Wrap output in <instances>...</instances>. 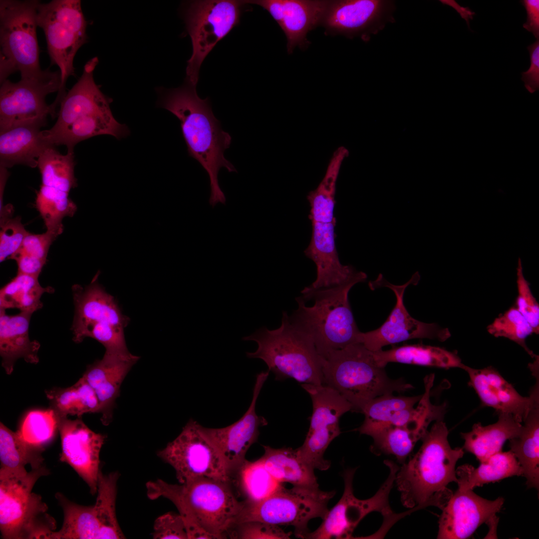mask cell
Segmentation results:
<instances>
[{
    "label": "cell",
    "mask_w": 539,
    "mask_h": 539,
    "mask_svg": "<svg viewBox=\"0 0 539 539\" xmlns=\"http://www.w3.org/2000/svg\"><path fill=\"white\" fill-rule=\"evenodd\" d=\"M159 91L161 93L158 105L179 119L189 156L197 160L209 175L210 205L213 208L218 203L225 205L226 198L219 185L218 174L222 168L229 172H237L224 156L225 151L230 146L231 136L222 130L220 121L213 113L209 99L199 97L196 85L185 79L178 88Z\"/></svg>",
    "instance_id": "1"
},
{
    "label": "cell",
    "mask_w": 539,
    "mask_h": 539,
    "mask_svg": "<svg viewBox=\"0 0 539 539\" xmlns=\"http://www.w3.org/2000/svg\"><path fill=\"white\" fill-rule=\"evenodd\" d=\"M230 483L203 477L178 485L157 479L146 483V493L150 500L162 497L174 504L183 519L188 539H226L244 506Z\"/></svg>",
    "instance_id": "2"
},
{
    "label": "cell",
    "mask_w": 539,
    "mask_h": 539,
    "mask_svg": "<svg viewBox=\"0 0 539 539\" xmlns=\"http://www.w3.org/2000/svg\"><path fill=\"white\" fill-rule=\"evenodd\" d=\"M448 434L443 420L435 421L421 439L417 453L399 467L394 482L405 507L432 506L442 510L453 495L448 486L457 482L456 465L464 451L451 447Z\"/></svg>",
    "instance_id": "3"
},
{
    "label": "cell",
    "mask_w": 539,
    "mask_h": 539,
    "mask_svg": "<svg viewBox=\"0 0 539 539\" xmlns=\"http://www.w3.org/2000/svg\"><path fill=\"white\" fill-rule=\"evenodd\" d=\"M98 63L96 57L86 63L81 76L61 100L55 124L42 131L49 144L65 145L67 153H73L76 144L93 136L109 135L120 139L130 134L128 127L113 117L111 99L95 82L93 72Z\"/></svg>",
    "instance_id": "4"
},
{
    "label": "cell",
    "mask_w": 539,
    "mask_h": 539,
    "mask_svg": "<svg viewBox=\"0 0 539 539\" xmlns=\"http://www.w3.org/2000/svg\"><path fill=\"white\" fill-rule=\"evenodd\" d=\"M367 276L334 287L313 289L309 286L296 298L297 308L289 318L291 323L313 343L322 357L335 350L359 343L360 331L355 321L348 294Z\"/></svg>",
    "instance_id": "5"
},
{
    "label": "cell",
    "mask_w": 539,
    "mask_h": 539,
    "mask_svg": "<svg viewBox=\"0 0 539 539\" xmlns=\"http://www.w3.org/2000/svg\"><path fill=\"white\" fill-rule=\"evenodd\" d=\"M345 159L344 155L333 152L325 173L317 187L310 191L307 199L310 208L309 219L312 232L305 255L316 268V277L312 285L316 288H328L347 282L355 269L340 262L336 249L334 210L337 178Z\"/></svg>",
    "instance_id": "6"
},
{
    "label": "cell",
    "mask_w": 539,
    "mask_h": 539,
    "mask_svg": "<svg viewBox=\"0 0 539 539\" xmlns=\"http://www.w3.org/2000/svg\"><path fill=\"white\" fill-rule=\"evenodd\" d=\"M322 357L323 385L338 392L350 404L353 412L362 413L365 406L379 396L413 388L402 378L389 377L385 367L376 363L372 351L362 343L349 345Z\"/></svg>",
    "instance_id": "7"
},
{
    "label": "cell",
    "mask_w": 539,
    "mask_h": 539,
    "mask_svg": "<svg viewBox=\"0 0 539 539\" xmlns=\"http://www.w3.org/2000/svg\"><path fill=\"white\" fill-rule=\"evenodd\" d=\"M243 339L257 342V349L247 352V357L263 360L276 380L293 378L303 383L323 385L322 357L312 341L291 323L287 312H282L278 328L262 327Z\"/></svg>",
    "instance_id": "8"
},
{
    "label": "cell",
    "mask_w": 539,
    "mask_h": 539,
    "mask_svg": "<svg viewBox=\"0 0 539 539\" xmlns=\"http://www.w3.org/2000/svg\"><path fill=\"white\" fill-rule=\"evenodd\" d=\"M49 474L44 466L23 476H0V530L5 539H48L56 522L41 496L32 492L38 479Z\"/></svg>",
    "instance_id": "9"
},
{
    "label": "cell",
    "mask_w": 539,
    "mask_h": 539,
    "mask_svg": "<svg viewBox=\"0 0 539 539\" xmlns=\"http://www.w3.org/2000/svg\"><path fill=\"white\" fill-rule=\"evenodd\" d=\"M97 273L89 284L72 287L74 315L71 326L73 340L81 342L92 338L105 348L106 353L125 354L124 329L130 319L124 315L115 298L98 282Z\"/></svg>",
    "instance_id": "10"
},
{
    "label": "cell",
    "mask_w": 539,
    "mask_h": 539,
    "mask_svg": "<svg viewBox=\"0 0 539 539\" xmlns=\"http://www.w3.org/2000/svg\"><path fill=\"white\" fill-rule=\"evenodd\" d=\"M39 1H0V82L18 71L21 79L42 75L36 36Z\"/></svg>",
    "instance_id": "11"
},
{
    "label": "cell",
    "mask_w": 539,
    "mask_h": 539,
    "mask_svg": "<svg viewBox=\"0 0 539 539\" xmlns=\"http://www.w3.org/2000/svg\"><path fill=\"white\" fill-rule=\"evenodd\" d=\"M36 20L37 26L44 31L51 63L57 65L60 72L61 87L51 104L56 110L66 94L67 79L74 75L75 55L87 41V21L79 0L39 2Z\"/></svg>",
    "instance_id": "12"
},
{
    "label": "cell",
    "mask_w": 539,
    "mask_h": 539,
    "mask_svg": "<svg viewBox=\"0 0 539 539\" xmlns=\"http://www.w3.org/2000/svg\"><path fill=\"white\" fill-rule=\"evenodd\" d=\"M335 494V491H323L319 487L293 486L286 489L282 485L262 501H244L233 525L258 521L279 526H291L296 537L305 539L309 532V522L325 517L329 510L328 504Z\"/></svg>",
    "instance_id": "13"
},
{
    "label": "cell",
    "mask_w": 539,
    "mask_h": 539,
    "mask_svg": "<svg viewBox=\"0 0 539 539\" xmlns=\"http://www.w3.org/2000/svg\"><path fill=\"white\" fill-rule=\"evenodd\" d=\"M247 0H192L184 7L183 16L193 52L187 61L186 77L198 82L200 68L217 43L238 25Z\"/></svg>",
    "instance_id": "14"
},
{
    "label": "cell",
    "mask_w": 539,
    "mask_h": 539,
    "mask_svg": "<svg viewBox=\"0 0 539 539\" xmlns=\"http://www.w3.org/2000/svg\"><path fill=\"white\" fill-rule=\"evenodd\" d=\"M61 84L60 71L44 70L35 78L21 79L17 82L5 79L0 82V132L21 125L43 126L48 115L54 117L45 97L58 92Z\"/></svg>",
    "instance_id": "15"
},
{
    "label": "cell",
    "mask_w": 539,
    "mask_h": 539,
    "mask_svg": "<svg viewBox=\"0 0 539 539\" xmlns=\"http://www.w3.org/2000/svg\"><path fill=\"white\" fill-rule=\"evenodd\" d=\"M384 463L390 470L388 478L376 493L366 500L358 499L354 495L353 480L356 470H345L343 475L344 488L341 498L328 510L319 527L309 532L305 539H352L357 526L369 514L377 512L385 517H390L393 513L389 496L399 467L390 460H385Z\"/></svg>",
    "instance_id": "16"
},
{
    "label": "cell",
    "mask_w": 539,
    "mask_h": 539,
    "mask_svg": "<svg viewBox=\"0 0 539 539\" xmlns=\"http://www.w3.org/2000/svg\"><path fill=\"white\" fill-rule=\"evenodd\" d=\"M157 455L173 467L180 484L203 477L231 481L217 450L192 419Z\"/></svg>",
    "instance_id": "17"
},
{
    "label": "cell",
    "mask_w": 539,
    "mask_h": 539,
    "mask_svg": "<svg viewBox=\"0 0 539 539\" xmlns=\"http://www.w3.org/2000/svg\"><path fill=\"white\" fill-rule=\"evenodd\" d=\"M301 386L310 396L313 411L309 430L297 452L314 470L325 471L331 462L324 459V452L341 433L339 419L351 411V406L338 392L326 385L303 383Z\"/></svg>",
    "instance_id": "18"
},
{
    "label": "cell",
    "mask_w": 539,
    "mask_h": 539,
    "mask_svg": "<svg viewBox=\"0 0 539 539\" xmlns=\"http://www.w3.org/2000/svg\"><path fill=\"white\" fill-rule=\"evenodd\" d=\"M420 279L418 272L402 285H395L386 280L380 274L373 281L369 282L372 289L386 287L394 293L396 301L394 307L385 321L378 328L370 331H360L359 343L372 351L382 349V347L402 341L427 338L444 341L451 336L448 328H443L438 324L427 323L413 318L408 312L403 302L405 290L410 284L416 285Z\"/></svg>",
    "instance_id": "19"
},
{
    "label": "cell",
    "mask_w": 539,
    "mask_h": 539,
    "mask_svg": "<svg viewBox=\"0 0 539 539\" xmlns=\"http://www.w3.org/2000/svg\"><path fill=\"white\" fill-rule=\"evenodd\" d=\"M395 3L384 0H330L320 25L327 34L368 41L372 34L394 22Z\"/></svg>",
    "instance_id": "20"
},
{
    "label": "cell",
    "mask_w": 539,
    "mask_h": 539,
    "mask_svg": "<svg viewBox=\"0 0 539 539\" xmlns=\"http://www.w3.org/2000/svg\"><path fill=\"white\" fill-rule=\"evenodd\" d=\"M269 372L262 371L257 375L252 402L239 420L221 428H206L201 425L202 432L217 450L231 479L233 476L237 475L247 461L246 454L257 441L260 427L268 424L264 417L257 414L256 406Z\"/></svg>",
    "instance_id": "21"
},
{
    "label": "cell",
    "mask_w": 539,
    "mask_h": 539,
    "mask_svg": "<svg viewBox=\"0 0 539 539\" xmlns=\"http://www.w3.org/2000/svg\"><path fill=\"white\" fill-rule=\"evenodd\" d=\"M58 418L61 446L59 460L70 465L94 495L100 471V452L106 437L93 431L80 419Z\"/></svg>",
    "instance_id": "22"
},
{
    "label": "cell",
    "mask_w": 539,
    "mask_h": 539,
    "mask_svg": "<svg viewBox=\"0 0 539 539\" xmlns=\"http://www.w3.org/2000/svg\"><path fill=\"white\" fill-rule=\"evenodd\" d=\"M504 499H484L473 490L457 489L445 505L439 520L437 539H465L470 538L483 524L499 512Z\"/></svg>",
    "instance_id": "23"
},
{
    "label": "cell",
    "mask_w": 539,
    "mask_h": 539,
    "mask_svg": "<svg viewBox=\"0 0 539 539\" xmlns=\"http://www.w3.org/2000/svg\"><path fill=\"white\" fill-rule=\"evenodd\" d=\"M463 370L467 372L469 384L482 404L494 408L498 413L510 414L523 423L533 406L539 402V382L530 396L525 397L493 367L475 369L465 365Z\"/></svg>",
    "instance_id": "24"
},
{
    "label": "cell",
    "mask_w": 539,
    "mask_h": 539,
    "mask_svg": "<svg viewBox=\"0 0 539 539\" xmlns=\"http://www.w3.org/2000/svg\"><path fill=\"white\" fill-rule=\"evenodd\" d=\"M139 357L127 354L104 353L102 358L87 366L82 377L92 387L99 402L101 421L104 425L111 422L113 410L125 377Z\"/></svg>",
    "instance_id": "25"
},
{
    "label": "cell",
    "mask_w": 539,
    "mask_h": 539,
    "mask_svg": "<svg viewBox=\"0 0 539 539\" xmlns=\"http://www.w3.org/2000/svg\"><path fill=\"white\" fill-rule=\"evenodd\" d=\"M32 314L20 311L15 315H8L5 309H0V355L1 365L7 374L12 372L15 362L19 358L28 363L39 362L40 344L29 337Z\"/></svg>",
    "instance_id": "26"
},
{
    "label": "cell",
    "mask_w": 539,
    "mask_h": 539,
    "mask_svg": "<svg viewBox=\"0 0 539 539\" xmlns=\"http://www.w3.org/2000/svg\"><path fill=\"white\" fill-rule=\"evenodd\" d=\"M330 0H281L275 20L287 39V51L292 53L296 46L306 47L307 33L320 25Z\"/></svg>",
    "instance_id": "27"
},
{
    "label": "cell",
    "mask_w": 539,
    "mask_h": 539,
    "mask_svg": "<svg viewBox=\"0 0 539 539\" xmlns=\"http://www.w3.org/2000/svg\"><path fill=\"white\" fill-rule=\"evenodd\" d=\"M41 127L21 125L0 132V166L7 168L21 164L37 167L40 155L54 147L44 139Z\"/></svg>",
    "instance_id": "28"
},
{
    "label": "cell",
    "mask_w": 539,
    "mask_h": 539,
    "mask_svg": "<svg viewBox=\"0 0 539 539\" xmlns=\"http://www.w3.org/2000/svg\"><path fill=\"white\" fill-rule=\"evenodd\" d=\"M522 427V423L513 415L499 413L496 423L485 426L476 423L470 431L461 433L464 441L463 449L482 462L501 451L506 441L517 437Z\"/></svg>",
    "instance_id": "29"
},
{
    "label": "cell",
    "mask_w": 539,
    "mask_h": 539,
    "mask_svg": "<svg viewBox=\"0 0 539 539\" xmlns=\"http://www.w3.org/2000/svg\"><path fill=\"white\" fill-rule=\"evenodd\" d=\"M376 363L385 367L390 362L449 369H464L465 365L456 352L422 344H406L383 350L372 351Z\"/></svg>",
    "instance_id": "30"
},
{
    "label": "cell",
    "mask_w": 539,
    "mask_h": 539,
    "mask_svg": "<svg viewBox=\"0 0 539 539\" xmlns=\"http://www.w3.org/2000/svg\"><path fill=\"white\" fill-rule=\"evenodd\" d=\"M263 447L264 453L259 459L277 481L294 486L319 487L314 469L301 459L296 449H276L265 445Z\"/></svg>",
    "instance_id": "31"
},
{
    "label": "cell",
    "mask_w": 539,
    "mask_h": 539,
    "mask_svg": "<svg viewBox=\"0 0 539 539\" xmlns=\"http://www.w3.org/2000/svg\"><path fill=\"white\" fill-rule=\"evenodd\" d=\"M458 489L473 490L490 483L523 475V470L514 454L510 450L498 452L480 462L477 468L469 464L456 469Z\"/></svg>",
    "instance_id": "32"
},
{
    "label": "cell",
    "mask_w": 539,
    "mask_h": 539,
    "mask_svg": "<svg viewBox=\"0 0 539 539\" xmlns=\"http://www.w3.org/2000/svg\"><path fill=\"white\" fill-rule=\"evenodd\" d=\"M519 435L509 441L510 451L523 470L529 488H539V402L523 421Z\"/></svg>",
    "instance_id": "33"
},
{
    "label": "cell",
    "mask_w": 539,
    "mask_h": 539,
    "mask_svg": "<svg viewBox=\"0 0 539 539\" xmlns=\"http://www.w3.org/2000/svg\"><path fill=\"white\" fill-rule=\"evenodd\" d=\"M43 449L29 445L17 432L0 422V476H23L28 473L25 468L27 465H30L31 469L41 467Z\"/></svg>",
    "instance_id": "34"
},
{
    "label": "cell",
    "mask_w": 539,
    "mask_h": 539,
    "mask_svg": "<svg viewBox=\"0 0 539 539\" xmlns=\"http://www.w3.org/2000/svg\"><path fill=\"white\" fill-rule=\"evenodd\" d=\"M45 393L58 418L68 415L80 418L86 413H99L96 394L82 376L70 387H54Z\"/></svg>",
    "instance_id": "35"
},
{
    "label": "cell",
    "mask_w": 539,
    "mask_h": 539,
    "mask_svg": "<svg viewBox=\"0 0 539 539\" xmlns=\"http://www.w3.org/2000/svg\"><path fill=\"white\" fill-rule=\"evenodd\" d=\"M55 498L62 508L64 520L61 529L52 532L49 539H99L100 524L94 505L77 504L59 493Z\"/></svg>",
    "instance_id": "36"
},
{
    "label": "cell",
    "mask_w": 539,
    "mask_h": 539,
    "mask_svg": "<svg viewBox=\"0 0 539 539\" xmlns=\"http://www.w3.org/2000/svg\"><path fill=\"white\" fill-rule=\"evenodd\" d=\"M426 432L413 423L402 426L383 427L369 435L373 440L371 450L376 454L393 455L402 465Z\"/></svg>",
    "instance_id": "37"
},
{
    "label": "cell",
    "mask_w": 539,
    "mask_h": 539,
    "mask_svg": "<svg viewBox=\"0 0 539 539\" xmlns=\"http://www.w3.org/2000/svg\"><path fill=\"white\" fill-rule=\"evenodd\" d=\"M51 286L43 287L38 277L17 273L0 290V309L17 308L33 313L43 306L40 298L44 293H52Z\"/></svg>",
    "instance_id": "38"
},
{
    "label": "cell",
    "mask_w": 539,
    "mask_h": 539,
    "mask_svg": "<svg viewBox=\"0 0 539 539\" xmlns=\"http://www.w3.org/2000/svg\"><path fill=\"white\" fill-rule=\"evenodd\" d=\"M119 473L103 474L101 470L97 482V496L94 505L100 524L99 539H125L118 524L115 510L117 484Z\"/></svg>",
    "instance_id": "39"
},
{
    "label": "cell",
    "mask_w": 539,
    "mask_h": 539,
    "mask_svg": "<svg viewBox=\"0 0 539 539\" xmlns=\"http://www.w3.org/2000/svg\"><path fill=\"white\" fill-rule=\"evenodd\" d=\"M41 185L69 193L77 186L74 176V153L62 155L52 147L46 149L37 160Z\"/></svg>",
    "instance_id": "40"
},
{
    "label": "cell",
    "mask_w": 539,
    "mask_h": 539,
    "mask_svg": "<svg viewBox=\"0 0 539 539\" xmlns=\"http://www.w3.org/2000/svg\"><path fill=\"white\" fill-rule=\"evenodd\" d=\"M422 395L414 396H395L384 394L371 400L364 407L365 416L362 424L357 429L361 434L369 435L372 431L388 425L398 412L414 407Z\"/></svg>",
    "instance_id": "41"
},
{
    "label": "cell",
    "mask_w": 539,
    "mask_h": 539,
    "mask_svg": "<svg viewBox=\"0 0 539 539\" xmlns=\"http://www.w3.org/2000/svg\"><path fill=\"white\" fill-rule=\"evenodd\" d=\"M69 193L41 185L37 193L35 207L41 215L46 230L60 235L63 231L62 220L72 217L77 210L76 204L68 197Z\"/></svg>",
    "instance_id": "42"
},
{
    "label": "cell",
    "mask_w": 539,
    "mask_h": 539,
    "mask_svg": "<svg viewBox=\"0 0 539 539\" xmlns=\"http://www.w3.org/2000/svg\"><path fill=\"white\" fill-rule=\"evenodd\" d=\"M246 501L257 502L268 497L280 486L266 469L261 460L246 461L237 474Z\"/></svg>",
    "instance_id": "43"
},
{
    "label": "cell",
    "mask_w": 539,
    "mask_h": 539,
    "mask_svg": "<svg viewBox=\"0 0 539 539\" xmlns=\"http://www.w3.org/2000/svg\"><path fill=\"white\" fill-rule=\"evenodd\" d=\"M57 430L58 418L51 408L28 412L17 432L29 445L43 448L53 438Z\"/></svg>",
    "instance_id": "44"
},
{
    "label": "cell",
    "mask_w": 539,
    "mask_h": 539,
    "mask_svg": "<svg viewBox=\"0 0 539 539\" xmlns=\"http://www.w3.org/2000/svg\"><path fill=\"white\" fill-rule=\"evenodd\" d=\"M488 332L496 337L507 338L520 345L532 357L535 355L526 344V339L534 331L515 305L495 318L487 327Z\"/></svg>",
    "instance_id": "45"
},
{
    "label": "cell",
    "mask_w": 539,
    "mask_h": 539,
    "mask_svg": "<svg viewBox=\"0 0 539 539\" xmlns=\"http://www.w3.org/2000/svg\"><path fill=\"white\" fill-rule=\"evenodd\" d=\"M291 534V532H285L279 526L252 521L233 525L226 536L236 539H288Z\"/></svg>",
    "instance_id": "46"
},
{
    "label": "cell",
    "mask_w": 539,
    "mask_h": 539,
    "mask_svg": "<svg viewBox=\"0 0 539 539\" xmlns=\"http://www.w3.org/2000/svg\"><path fill=\"white\" fill-rule=\"evenodd\" d=\"M517 284L518 294L515 306L533 327L534 333H539V304L534 296L530 283L525 278L521 259L518 260L517 268Z\"/></svg>",
    "instance_id": "47"
},
{
    "label": "cell",
    "mask_w": 539,
    "mask_h": 539,
    "mask_svg": "<svg viewBox=\"0 0 539 539\" xmlns=\"http://www.w3.org/2000/svg\"><path fill=\"white\" fill-rule=\"evenodd\" d=\"M0 262L9 259L18 250L29 233L26 230L19 216L0 219Z\"/></svg>",
    "instance_id": "48"
},
{
    "label": "cell",
    "mask_w": 539,
    "mask_h": 539,
    "mask_svg": "<svg viewBox=\"0 0 539 539\" xmlns=\"http://www.w3.org/2000/svg\"><path fill=\"white\" fill-rule=\"evenodd\" d=\"M152 536L155 539H188L183 519L179 514L173 512L165 513L155 520Z\"/></svg>",
    "instance_id": "49"
},
{
    "label": "cell",
    "mask_w": 539,
    "mask_h": 539,
    "mask_svg": "<svg viewBox=\"0 0 539 539\" xmlns=\"http://www.w3.org/2000/svg\"><path fill=\"white\" fill-rule=\"evenodd\" d=\"M59 235L57 233L48 230L41 234H33L29 232L20 249L46 263L50 247Z\"/></svg>",
    "instance_id": "50"
},
{
    "label": "cell",
    "mask_w": 539,
    "mask_h": 539,
    "mask_svg": "<svg viewBox=\"0 0 539 539\" xmlns=\"http://www.w3.org/2000/svg\"><path fill=\"white\" fill-rule=\"evenodd\" d=\"M530 55L531 65L526 71L522 72V80L531 93L539 89V39L528 46Z\"/></svg>",
    "instance_id": "51"
},
{
    "label": "cell",
    "mask_w": 539,
    "mask_h": 539,
    "mask_svg": "<svg viewBox=\"0 0 539 539\" xmlns=\"http://www.w3.org/2000/svg\"><path fill=\"white\" fill-rule=\"evenodd\" d=\"M8 259L14 260L17 266V273L38 277L45 262L24 252L19 249Z\"/></svg>",
    "instance_id": "52"
},
{
    "label": "cell",
    "mask_w": 539,
    "mask_h": 539,
    "mask_svg": "<svg viewBox=\"0 0 539 539\" xmlns=\"http://www.w3.org/2000/svg\"><path fill=\"white\" fill-rule=\"evenodd\" d=\"M521 3L525 8L527 17L523 27L532 32L537 39H539V0H522Z\"/></svg>",
    "instance_id": "53"
}]
</instances>
